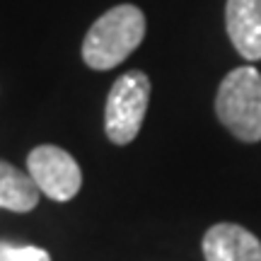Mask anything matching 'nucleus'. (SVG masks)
Instances as JSON below:
<instances>
[{
    "mask_svg": "<svg viewBox=\"0 0 261 261\" xmlns=\"http://www.w3.org/2000/svg\"><path fill=\"white\" fill-rule=\"evenodd\" d=\"M0 261H51V254L41 247H15L0 242Z\"/></svg>",
    "mask_w": 261,
    "mask_h": 261,
    "instance_id": "8",
    "label": "nucleus"
},
{
    "mask_svg": "<svg viewBox=\"0 0 261 261\" xmlns=\"http://www.w3.org/2000/svg\"><path fill=\"white\" fill-rule=\"evenodd\" d=\"M145 37V15L136 5H116L94 22L83 41V61L94 70L123 63Z\"/></svg>",
    "mask_w": 261,
    "mask_h": 261,
    "instance_id": "1",
    "label": "nucleus"
},
{
    "mask_svg": "<svg viewBox=\"0 0 261 261\" xmlns=\"http://www.w3.org/2000/svg\"><path fill=\"white\" fill-rule=\"evenodd\" d=\"M205 261H261V242L242 225L218 223L203 237Z\"/></svg>",
    "mask_w": 261,
    "mask_h": 261,
    "instance_id": "5",
    "label": "nucleus"
},
{
    "mask_svg": "<svg viewBox=\"0 0 261 261\" xmlns=\"http://www.w3.org/2000/svg\"><path fill=\"white\" fill-rule=\"evenodd\" d=\"M227 37L247 61L261 58V0H227Z\"/></svg>",
    "mask_w": 261,
    "mask_h": 261,
    "instance_id": "6",
    "label": "nucleus"
},
{
    "mask_svg": "<svg viewBox=\"0 0 261 261\" xmlns=\"http://www.w3.org/2000/svg\"><path fill=\"white\" fill-rule=\"evenodd\" d=\"M39 203V187L29 174L0 160V208L12 213H29Z\"/></svg>",
    "mask_w": 261,
    "mask_h": 261,
    "instance_id": "7",
    "label": "nucleus"
},
{
    "mask_svg": "<svg viewBox=\"0 0 261 261\" xmlns=\"http://www.w3.org/2000/svg\"><path fill=\"white\" fill-rule=\"evenodd\" d=\"M215 114L234 138L261 140V73L256 68L242 65L225 75L215 97Z\"/></svg>",
    "mask_w": 261,
    "mask_h": 261,
    "instance_id": "2",
    "label": "nucleus"
},
{
    "mask_svg": "<svg viewBox=\"0 0 261 261\" xmlns=\"http://www.w3.org/2000/svg\"><path fill=\"white\" fill-rule=\"evenodd\" d=\"M27 174L39 187L41 194H46L54 201H70L83 187V172L70 152H65L58 145H39L29 152Z\"/></svg>",
    "mask_w": 261,
    "mask_h": 261,
    "instance_id": "4",
    "label": "nucleus"
},
{
    "mask_svg": "<svg viewBox=\"0 0 261 261\" xmlns=\"http://www.w3.org/2000/svg\"><path fill=\"white\" fill-rule=\"evenodd\" d=\"M150 102V77L140 70L123 73L109 90L104 128L114 145H128L140 133Z\"/></svg>",
    "mask_w": 261,
    "mask_h": 261,
    "instance_id": "3",
    "label": "nucleus"
}]
</instances>
